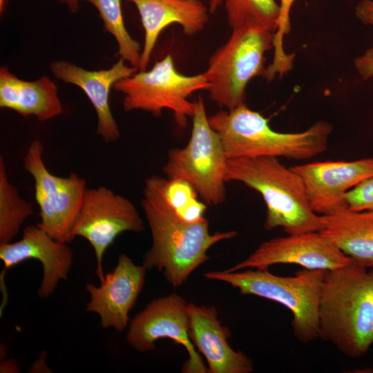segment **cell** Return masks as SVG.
<instances>
[{
  "label": "cell",
  "mask_w": 373,
  "mask_h": 373,
  "mask_svg": "<svg viewBox=\"0 0 373 373\" xmlns=\"http://www.w3.org/2000/svg\"><path fill=\"white\" fill-rule=\"evenodd\" d=\"M296 0H280V15L277 30L274 32L273 48L274 57L271 64L267 67L269 76H283L289 71L293 66L294 54H287L283 48V37L290 31V11Z\"/></svg>",
  "instance_id": "obj_25"
},
{
  "label": "cell",
  "mask_w": 373,
  "mask_h": 373,
  "mask_svg": "<svg viewBox=\"0 0 373 373\" xmlns=\"http://www.w3.org/2000/svg\"><path fill=\"white\" fill-rule=\"evenodd\" d=\"M44 146L35 139L27 149L23 167L35 181V200L39 208L37 224L57 241L69 244L82 205L86 181L75 173L64 178L52 174L43 160Z\"/></svg>",
  "instance_id": "obj_9"
},
{
  "label": "cell",
  "mask_w": 373,
  "mask_h": 373,
  "mask_svg": "<svg viewBox=\"0 0 373 373\" xmlns=\"http://www.w3.org/2000/svg\"><path fill=\"white\" fill-rule=\"evenodd\" d=\"M326 270L303 269L293 276H280L268 269L210 271L204 276L227 283L241 294L269 299L287 307L292 314L295 337L307 343L319 338L318 305Z\"/></svg>",
  "instance_id": "obj_5"
},
{
  "label": "cell",
  "mask_w": 373,
  "mask_h": 373,
  "mask_svg": "<svg viewBox=\"0 0 373 373\" xmlns=\"http://www.w3.org/2000/svg\"><path fill=\"white\" fill-rule=\"evenodd\" d=\"M187 306L186 300L174 293L153 299L130 321L128 343L135 350L145 352L155 348L157 340L171 338L184 346L189 354L182 367L183 372H208L189 337Z\"/></svg>",
  "instance_id": "obj_11"
},
{
  "label": "cell",
  "mask_w": 373,
  "mask_h": 373,
  "mask_svg": "<svg viewBox=\"0 0 373 373\" xmlns=\"http://www.w3.org/2000/svg\"><path fill=\"white\" fill-rule=\"evenodd\" d=\"M291 168L303 181L311 209L325 216L347 208V191L373 177V157L315 162Z\"/></svg>",
  "instance_id": "obj_13"
},
{
  "label": "cell",
  "mask_w": 373,
  "mask_h": 373,
  "mask_svg": "<svg viewBox=\"0 0 373 373\" xmlns=\"http://www.w3.org/2000/svg\"><path fill=\"white\" fill-rule=\"evenodd\" d=\"M59 3L66 5L72 13H77L79 10L80 0H57Z\"/></svg>",
  "instance_id": "obj_29"
},
{
  "label": "cell",
  "mask_w": 373,
  "mask_h": 373,
  "mask_svg": "<svg viewBox=\"0 0 373 373\" xmlns=\"http://www.w3.org/2000/svg\"><path fill=\"white\" fill-rule=\"evenodd\" d=\"M6 0H0V13L2 14L5 10Z\"/></svg>",
  "instance_id": "obj_31"
},
{
  "label": "cell",
  "mask_w": 373,
  "mask_h": 373,
  "mask_svg": "<svg viewBox=\"0 0 373 373\" xmlns=\"http://www.w3.org/2000/svg\"><path fill=\"white\" fill-rule=\"evenodd\" d=\"M319 338L352 358L373 343V269L352 260L326 270L318 305Z\"/></svg>",
  "instance_id": "obj_2"
},
{
  "label": "cell",
  "mask_w": 373,
  "mask_h": 373,
  "mask_svg": "<svg viewBox=\"0 0 373 373\" xmlns=\"http://www.w3.org/2000/svg\"><path fill=\"white\" fill-rule=\"evenodd\" d=\"M163 193L168 204L183 220L194 223L204 218L207 204L198 198L192 184L182 178H164Z\"/></svg>",
  "instance_id": "obj_24"
},
{
  "label": "cell",
  "mask_w": 373,
  "mask_h": 373,
  "mask_svg": "<svg viewBox=\"0 0 373 373\" xmlns=\"http://www.w3.org/2000/svg\"><path fill=\"white\" fill-rule=\"evenodd\" d=\"M225 178L261 195L267 207L266 230L282 227L287 234L321 230V216L311 209L302 178L278 157L228 159Z\"/></svg>",
  "instance_id": "obj_4"
},
{
  "label": "cell",
  "mask_w": 373,
  "mask_h": 373,
  "mask_svg": "<svg viewBox=\"0 0 373 373\" xmlns=\"http://www.w3.org/2000/svg\"><path fill=\"white\" fill-rule=\"evenodd\" d=\"M189 337L208 363L209 373H250L251 360L227 342L230 331L222 325L214 306L188 303Z\"/></svg>",
  "instance_id": "obj_17"
},
{
  "label": "cell",
  "mask_w": 373,
  "mask_h": 373,
  "mask_svg": "<svg viewBox=\"0 0 373 373\" xmlns=\"http://www.w3.org/2000/svg\"><path fill=\"white\" fill-rule=\"evenodd\" d=\"M223 3L232 30L247 26L277 30L280 5L275 0H223Z\"/></svg>",
  "instance_id": "obj_22"
},
{
  "label": "cell",
  "mask_w": 373,
  "mask_h": 373,
  "mask_svg": "<svg viewBox=\"0 0 373 373\" xmlns=\"http://www.w3.org/2000/svg\"><path fill=\"white\" fill-rule=\"evenodd\" d=\"M345 200L347 208L352 211H373V177L347 191Z\"/></svg>",
  "instance_id": "obj_26"
},
{
  "label": "cell",
  "mask_w": 373,
  "mask_h": 373,
  "mask_svg": "<svg viewBox=\"0 0 373 373\" xmlns=\"http://www.w3.org/2000/svg\"><path fill=\"white\" fill-rule=\"evenodd\" d=\"M210 86L204 73L195 75L179 73L171 55L168 54L149 70H140L122 79L113 88L124 95L125 111L142 110L159 117L163 110H171L177 124L184 127L195 108V102H191L188 97L198 90H208Z\"/></svg>",
  "instance_id": "obj_8"
},
{
  "label": "cell",
  "mask_w": 373,
  "mask_h": 373,
  "mask_svg": "<svg viewBox=\"0 0 373 373\" xmlns=\"http://www.w3.org/2000/svg\"><path fill=\"white\" fill-rule=\"evenodd\" d=\"M223 3V0H209V10L210 13L215 12Z\"/></svg>",
  "instance_id": "obj_30"
},
{
  "label": "cell",
  "mask_w": 373,
  "mask_h": 373,
  "mask_svg": "<svg viewBox=\"0 0 373 373\" xmlns=\"http://www.w3.org/2000/svg\"><path fill=\"white\" fill-rule=\"evenodd\" d=\"M164 178L152 175L144 181L141 206L147 220L152 245L144 256L146 269L162 271L174 287L185 283L199 266L209 260V248L236 236V231L210 233L209 220L191 223L182 220L166 202Z\"/></svg>",
  "instance_id": "obj_1"
},
{
  "label": "cell",
  "mask_w": 373,
  "mask_h": 373,
  "mask_svg": "<svg viewBox=\"0 0 373 373\" xmlns=\"http://www.w3.org/2000/svg\"><path fill=\"white\" fill-rule=\"evenodd\" d=\"M352 259L320 231L287 234L263 242L246 259L228 269H268L277 264H293L305 269L329 270Z\"/></svg>",
  "instance_id": "obj_12"
},
{
  "label": "cell",
  "mask_w": 373,
  "mask_h": 373,
  "mask_svg": "<svg viewBox=\"0 0 373 373\" xmlns=\"http://www.w3.org/2000/svg\"><path fill=\"white\" fill-rule=\"evenodd\" d=\"M355 15L365 25L373 26V0H361L355 7Z\"/></svg>",
  "instance_id": "obj_28"
},
{
  "label": "cell",
  "mask_w": 373,
  "mask_h": 373,
  "mask_svg": "<svg viewBox=\"0 0 373 373\" xmlns=\"http://www.w3.org/2000/svg\"><path fill=\"white\" fill-rule=\"evenodd\" d=\"M208 119L221 139L227 159L263 156L309 159L327 149L332 132V125L324 120L302 132L276 131L268 119L245 102L231 110H221Z\"/></svg>",
  "instance_id": "obj_3"
},
{
  "label": "cell",
  "mask_w": 373,
  "mask_h": 373,
  "mask_svg": "<svg viewBox=\"0 0 373 373\" xmlns=\"http://www.w3.org/2000/svg\"><path fill=\"white\" fill-rule=\"evenodd\" d=\"M120 58L110 68L89 70L66 60L53 61L50 70L56 78L79 87L95 111L97 134L106 143L116 142L120 137L117 124L111 113L109 94L114 84L135 73L137 68L128 66Z\"/></svg>",
  "instance_id": "obj_16"
},
{
  "label": "cell",
  "mask_w": 373,
  "mask_h": 373,
  "mask_svg": "<svg viewBox=\"0 0 373 373\" xmlns=\"http://www.w3.org/2000/svg\"><path fill=\"white\" fill-rule=\"evenodd\" d=\"M192 116V130L187 144L169 151L162 168L167 178L190 182L209 205H218L226 198L227 157L218 133L211 126L203 98L198 96Z\"/></svg>",
  "instance_id": "obj_7"
},
{
  "label": "cell",
  "mask_w": 373,
  "mask_h": 373,
  "mask_svg": "<svg viewBox=\"0 0 373 373\" xmlns=\"http://www.w3.org/2000/svg\"><path fill=\"white\" fill-rule=\"evenodd\" d=\"M137 8L144 29L140 70H146L157 40L167 26L177 23L184 34L201 31L209 20V8L200 0H128Z\"/></svg>",
  "instance_id": "obj_18"
},
{
  "label": "cell",
  "mask_w": 373,
  "mask_h": 373,
  "mask_svg": "<svg viewBox=\"0 0 373 373\" xmlns=\"http://www.w3.org/2000/svg\"><path fill=\"white\" fill-rule=\"evenodd\" d=\"M0 106L24 117L46 122L63 113L56 84L47 76L35 81L18 78L7 67L0 68Z\"/></svg>",
  "instance_id": "obj_19"
},
{
  "label": "cell",
  "mask_w": 373,
  "mask_h": 373,
  "mask_svg": "<svg viewBox=\"0 0 373 373\" xmlns=\"http://www.w3.org/2000/svg\"><path fill=\"white\" fill-rule=\"evenodd\" d=\"M144 229V222L134 204L102 186L86 189L72 235L73 238H85L93 247L97 262L95 273L102 282L105 276L102 264L106 250L120 233H140Z\"/></svg>",
  "instance_id": "obj_10"
},
{
  "label": "cell",
  "mask_w": 373,
  "mask_h": 373,
  "mask_svg": "<svg viewBox=\"0 0 373 373\" xmlns=\"http://www.w3.org/2000/svg\"><path fill=\"white\" fill-rule=\"evenodd\" d=\"M93 4L104 23V31L111 34L118 45L120 58L139 69L141 49L128 32L122 12L121 0H83Z\"/></svg>",
  "instance_id": "obj_23"
},
{
  "label": "cell",
  "mask_w": 373,
  "mask_h": 373,
  "mask_svg": "<svg viewBox=\"0 0 373 373\" xmlns=\"http://www.w3.org/2000/svg\"><path fill=\"white\" fill-rule=\"evenodd\" d=\"M321 219L323 236L352 260L373 269V211L347 207L321 216Z\"/></svg>",
  "instance_id": "obj_20"
},
{
  "label": "cell",
  "mask_w": 373,
  "mask_h": 373,
  "mask_svg": "<svg viewBox=\"0 0 373 373\" xmlns=\"http://www.w3.org/2000/svg\"><path fill=\"white\" fill-rule=\"evenodd\" d=\"M33 213L32 204L22 198L10 182L4 160L0 157V244L10 242L25 220Z\"/></svg>",
  "instance_id": "obj_21"
},
{
  "label": "cell",
  "mask_w": 373,
  "mask_h": 373,
  "mask_svg": "<svg viewBox=\"0 0 373 373\" xmlns=\"http://www.w3.org/2000/svg\"><path fill=\"white\" fill-rule=\"evenodd\" d=\"M354 66L362 79L373 77V48L366 50L354 60Z\"/></svg>",
  "instance_id": "obj_27"
},
{
  "label": "cell",
  "mask_w": 373,
  "mask_h": 373,
  "mask_svg": "<svg viewBox=\"0 0 373 373\" xmlns=\"http://www.w3.org/2000/svg\"><path fill=\"white\" fill-rule=\"evenodd\" d=\"M73 256L68 243L57 241L37 224L26 226L19 240L0 244V258L4 265L3 276L6 269L24 260L35 259L41 263L43 277L37 291L41 298L49 297L58 283L67 278Z\"/></svg>",
  "instance_id": "obj_15"
},
{
  "label": "cell",
  "mask_w": 373,
  "mask_h": 373,
  "mask_svg": "<svg viewBox=\"0 0 373 373\" xmlns=\"http://www.w3.org/2000/svg\"><path fill=\"white\" fill-rule=\"evenodd\" d=\"M274 38V32L257 26L232 30L227 42L210 57L204 72L211 84L210 99L227 110L244 103L248 83L265 75V55L273 48Z\"/></svg>",
  "instance_id": "obj_6"
},
{
  "label": "cell",
  "mask_w": 373,
  "mask_h": 373,
  "mask_svg": "<svg viewBox=\"0 0 373 373\" xmlns=\"http://www.w3.org/2000/svg\"><path fill=\"white\" fill-rule=\"evenodd\" d=\"M146 270L122 254L114 270L105 275L100 286L86 285L90 298L86 311L99 316L101 327L122 332L128 326V313L143 288Z\"/></svg>",
  "instance_id": "obj_14"
}]
</instances>
